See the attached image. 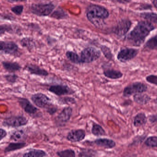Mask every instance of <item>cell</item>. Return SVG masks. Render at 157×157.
<instances>
[{"instance_id": "6da1fadb", "label": "cell", "mask_w": 157, "mask_h": 157, "mask_svg": "<svg viewBox=\"0 0 157 157\" xmlns=\"http://www.w3.org/2000/svg\"><path fill=\"white\" fill-rule=\"evenodd\" d=\"M155 29L151 23L147 21H140L128 35L127 40L134 46H140L150 32Z\"/></svg>"}, {"instance_id": "7a4b0ae2", "label": "cell", "mask_w": 157, "mask_h": 157, "mask_svg": "<svg viewBox=\"0 0 157 157\" xmlns=\"http://www.w3.org/2000/svg\"><path fill=\"white\" fill-rule=\"evenodd\" d=\"M87 17L89 21L96 26H99L103 19L109 16L108 10L103 6L92 4L87 8Z\"/></svg>"}, {"instance_id": "3957f363", "label": "cell", "mask_w": 157, "mask_h": 157, "mask_svg": "<svg viewBox=\"0 0 157 157\" xmlns=\"http://www.w3.org/2000/svg\"><path fill=\"white\" fill-rule=\"evenodd\" d=\"M54 8V6L51 3L33 4L30 7V10L36 15L46 16L49 15Z\"/></svg>"}, {"instance_id": "277c9868", "label": "cell", "mask_w": 157, "mask_h": 157, "mask_svg": "<svg viewBox=\"0 0 157 157\" xmlns=\"http://www.w3.org/2000/svg\"><path fill=\"white\" fill-rule=\"evenodd\" d=\"M100 56L99 50L93 47H89L81 52L80 58L82 63H90L97 61Z\"/></svg>"}, {"instance_id": "5b68a950", "label": "cell", "mask_w": 157, "mask_h": 157, "mask_svg": "<svg viewBox=\"0 0 157 157\" xmlns=\"http://www.w3.org/2000/svg\"><path fill=\"white\" fill-rule=\"evenodd\" d=\"M147 90V87L145 84L141 82L132 83L125 87L124 89L123 96L125 97L131 96L136 93H142Z\"/></svg>"}, {"instance_id": "8992f818", "label": "cell", "mask_w": 157, "mask_h": 157, "mask_svg": "<svg viewBox=\"0 0 157 157\" xmlns=\"http://www.w3.org/2000/svg\"><path fill=\"white\" fill-rule=\"evenodd\" d=\"M31 100L39 108L47 109L52 105L50 98L42 93H37L32 95Z\"/></svg>"}, {"instance_id": "52a82bcc", "label": "cell", "mask_w": 157, "mask_h": 157, "mask_svg": "<svg viewBox=\"0 0 157 157\" xmlns=\"http://www.w3.org/2000/svg\"><path fill=\"white\" fill-rule=\"evenodd\" d=\"M0 52L5 54L18 55L19 48L17 44L13 41H0Z\"/></svg>"}, {"instance_id": "ba28073f", "label": "cell", "mask_w": 157, "mask_h": 157, "mask_svg": "<svg viewBox=\"0 0 157 157\" xmlns=\"http://www.w3.org/2000/svg\"><path fill=\"white\" fill-rule=\"evenodd\" d=\"M28 120L23 116H14L6 119L3 122V125L12 127L24 126L27 124Z\"/></svg>"}, {"instance_id": "9c48e42d", "label": "cell", "mask_w": 157, "mask_h": 157, "mask_svg": "<svg viewBox=\"0 0 157 157\" xmlns=\"http://www.w3.org/2000/svg\"><path fill=\"white\" fill-rule=\"evenodd\" d=\"M132 26V23L129 19H125L120 21L113 29V32L118 37L124 36L129 31Z\"/></svg>"}, {"instance_id": "30bf717a", "label": "cell", "mask_w": 157, "mask_h": 157, "mask_svg": "<svg viewBox=\"0 0 157 157\" xmlns=\"http://www.w3.org/2000/svg\"><path fill=\"white\" fill-rule=\"evenodd\" d=\"M137 50L133 49H124L121 50L117 55V59L121 62H126L134 59L138 54Z\"/></svg>"}, {"instance_id": "8fae6325", "label": "cell", "mask_w": 157, "mask_h": 157, "mask_svg": "<svg viewBox=\"0 0 157 157\" xmlns=\"http://www.w3.org/2000/svg\"><path fill=\"white\" fill-rule=\"evenodd\" d=\"M48 90L49 92L58 96L72 95L75 92L68 86L61 84L51 86Z\"/></svg>"}, {"instance_id": "7c38bea8", "label": "cell", "mask_w": 157, "mask_h": 157, "mask_svg": "<svg viewBox=\"0 0 157 157\" xmlns=\"http://www.w3.org/2000/svg\"><path fill=\"white\" fill-rule=\"evenodd\" d=\"M86 132L82 129L73 130L68 133L67 139L71 143H77L85 139Z\"/></svg>"}, {"instance_id": "4fadbf2b", "label": "cell", "mask_w": 157, "mask_h": 157, "mask_svg": "<svg viewBox=\"0 0 157 157\" xmlns=\"http://www.w3.org/2000/svg\"><path fill=\"white\" fill-rule=\"evenodd\" d=\"M18 102L20 107L26 113L29 114H36L37 112L38 109L33 106L30 101L24 98H20L18 99Z\"/></svg>"}, {"instance_id": "5bb4252c", "label": "cell", "mask_w": 157, "mask_h": 157, "mask_svg": "<svg viewBox=\"0 0 157 157\" xmlns=\"http://www.w3.org/2000/svg\"><path fill=\"white\" fill-rule=\"evenodd\" d=\"M72 112L73 109L71 107L64 108L57 116L56 120L61 124H65L68 122L71 117Z\"/></svg>"}, {"instance_id": "9a60e30c", "label": "cell", "mask_w": 157, "mask_h": 157, "mask_svg": "<svg viewBox=\"0 0 157 157\" xmlns=\"http://www.w3.org/2000/svg\"><path fill=\"white\" fill-rule=\"evenodd\" d=\"M25 69L31 74L45 77L48 75V71L35 65L29 64L27 65L25 67Z\"/></svg>"}, {"instance_id": "2e32d148", "label": "cell", "mask_w": 157, "mask_h": 157, "mask_svg": "<svg viewBox=\"0 0 157 157\" xmlns=\"http://www.w3.org/2000/svg\"><path fill=\"white\" fill-rule=\"evenodd\" d=\"M94 143L98 146L107 149H111L116 146V143L111 139L99 138L95 140Z\"/></svg>"}, {"instance_id": "e0dca14e", "label": "cell", "mask_w": 157, "mask_h": 157, "mask_svg": "<svg viewBox=\"0 0 157 157\" xmlns=\"http://www.w3.org/2000/svg\"><path fill=\"white\" fill-rule=\"evenodd\" d=\"M3 67L5 69L10 73H14L19 71L21 67L19 64L12 61H3L2 62Z\"/></svg>"}, {"instance_id": "ac0fdd59", "label": "cell", "mask_w": 157, "mask_h": 157, "mask_svg": "<svg viewBox=\"0 0 157 157\" xmlns=\"http://www.w3.org/2000/svg\"><path fill=\"white\" fill-rule=\"evenodd\" d=\"M103 74L107 78L111 79H120L123 75L121 72L114 69H107L103 71Z\"/></svg>"}, {"instance_id": "d6986e66", "label": "cell", "mask_w": 157, "mask_h": 157, "mask_svg": "<svg viewBox=\"0 0 157 157\" xmlns=\"http://www.w3.org/2000/svg\"><path fill=\"white\" fill-rule=\"evenodd\" d=\"M133 99L136 102L142 105L147 104L151 100V98L148 95L141 93L135 94L134 96Z\"/></svg>"}, {"instance_id": "ffe728a7", "label": "cell", "mask_w": 157, "mask_h": 157, "mask_svg": "<svg viewBox=\"0 0 157 157\" xmlns=\"http://www.w3.org/2000/svg\"><path fill=\"white\" fill-rule=\"evenodd\" d=\"M147 121L146 116L144 113H139L135 117L134 125L135 127H139L145 125Z\"/></svg>"}, {"instance_id": "44dd1931", "label": "cell", "mask_w": 157, "mask_h": 157, "mask_svg": "<svg viewBox=\"0 0 157 157\" xmlns=\"http://www.w3.org/2000/svg\"><path fill=\"white\" fill-rule=\"evenodd\" d=\"M48 156L47 153L40 149H34L25 153L23 156L25 157H43Z\"/></svg>"}, {"instance_id": "7402d4cb", "label": "cell", "mask_w": 157, "mask_h": 157, "mask_svg": "<svg viewBox=\"0 0 157 157\" xmlns=\"http://www.w3.org/2000/svg\"><path fill=\"white\" fill-rule=\"evenodd\" d=\"M25 143H11L8 145L7 147H6L4 152L5 153H8V152H12V151H16V150L24 148L25 147Z\"/></svg>"}, {"instance_id": "603a6c76", "label": "cell", "mask_w": 157, "mask_h": 157, "mask_svg": "<svg viewBox=\"0 0 157 157\" xmlns=\"http://www.w3.org/2000/svg\"><path fill=\"white\" fill-rule=\"evenodd\" d=\"M91 132L93 135L96 136H101L106 135L105 130L103 129L101 125L93 123L92 124Z\"/></svg>"}, {"instance_id": "cb8c5ba5", "label": "cell", "mask_w": 157, "mask_h": 157, "mask_svg": "<svg viewBox=\"0 0 157 157\" xmlns=\"http://www.w3.org/2000/svg\"><path fill=\"white\" fill-rule=\"evenodd\" d=\"M67 58L72 62L76 64H82L81 58L75 53L71 51H68L66 53Z\"/></svg>"}, {"instance_id": "d4e9b609", "label": "cell", "mask_w": 157, "mask_h": 157, "mask_svg": "<svg viewBox=\"0 0 157 157\" xmlns=\"http://www.w3.org/2000/svg\"><path fill=\"white\" fill-rule=\"evenodd\" d=\"M25 137V132L22 130H18L14 132L12 134L10 139L15 142H19L23 140Z\"/></svg>"}, {"instance_id": "484cf974", "label": "cell", "mask_w": 157, "mask_h": 157, "mask_svg": "<svg viewBox=\"0 0 157 157\" xmlns=\"http://www.w3.org/2000/svg\"><path fill=\"white\" fill-rule=\"evenodd\" d=\"M20 44L23 47L29 49H31L34 48L35 46V42L31 38L25 37L21 40L20 41Z\"/></svg>"}, {"instance_id": "4316f807", "label": "cell", "mask_w": 157, "mask_h": 157, "mask_svg": "<svg viewBox=\"0 0 157 157\" xmlns=\"http://www.w3.org/2000/svg\"><path fill=\"white\" fill-rule=\"evenodd\" d=\"M141 17L148 21L157 24V14L154 13H144L141 14Z\"/></svg>"}, {"instance_id": "83f0119b", "label": "cell", "mask_w": 157, "mask_h": 157, "mask_svg": "<svg viewBox=\"0 0 157 157\" xmlns=\"http://www.w3.org/2000/svg\"><path fill=\"white\" fill-rule=\"evenodd\" d=\"M57 155L60 157H75V153L73 149H68L63 151H58L56 153Z\"/></svg>"}, {"instance_id": "f1b7e54d", "label": "cell", "mask_w": 157, "mask_h": 157, "mask_svg": "<svg viewBox=\"0 0 157 157\" xmlns=\"http://www.w3.org/2000/svg\"><path fill=\"white\" fill-rule=\"evenodd\" d=\"M96 151L90 149H83L81 150L78 156L79 157H95L97 156Z\"/></svg>"}, {"instance_id": "f546056e", "label": "cell", "mask_w": 157, "mask_h": 157, "mask_svg": "<svg viewBox=\"0 0 157 157\" xmlns=\"http://www.w3.org/2000/svg\"><path fill=\"white\" fill-rule=\"evenodd\" d=\"M14 32V29L13 26L10 25H0V36L4 34L6 32L13 33Z\"/></svg>"}, {"instance_id": "4dcf8cb0", "label": "cell", "mask_w": 157, "mask_h": 157, "mask_svg": "<svg viewBox=\"0 0 157 157\" xmlns=\"http://www.w3.org/2000/svg\"><path fill=\"white\" fill-rule=\"evenodd\" d=\"M146 46L151 49H157V35L150 38L147 42Z\"/></svg>"}, {"instance_id": "1f68e13d", "label": "cell", "mask_w": 157, "mask_h": 157, "mask_svg": "<svg viewBox=\"0 0 157 157\" xmlns=\"http://www.w3.org/2000/svg\"><path fill=\"white\" fill-rule=\"evenodd\" d=\"M145 144L152 147H157V136H152L147 138Z\"/></svg>"}, {"instance_id": "d6a6232c", "label": "cell", "mask_w": 157, "mask_h": 157, "mask_svg": "<svg viewBox=\"0 0 157 157\" xmlns=\"http://www.w3.org/2000/svg\"><path fill=\"white\" fill-rule=\"evenodd\" d=\"M101 50L102 53L104 54L107 59L111 61L113 59V55L111 52L110 50L108 47L105 46H102L101 47Z\"/></svg>"}, {"instance_id": "836d02e7", "label": "cell", "mask_w": 157, "mask_h": 157, "mask_svg": "<svg viewBox=\"0 0 157 157\" xmlns=\"http://www.w3.org/2000/svg\"><path fill=\"white\" fill-rule=\"evenodd\" d=\"M24 6L23 5H16L11 7V10L17 15H20L23 13Z\"/></svg>"}, {"instance_id": "e575fe53", "label": "cell", "mask_w": 157, "mask_h": 157, "mask_svg": "<svg viewBox=\"0 0 157 157\" xmlns=\"http://www.w3.org/2000/svg\"><path fill=\"white\" fill-rule=\"evenodd\" d=\"M59 101L63 104H74L76 102V100L73 98L65 97L60 99Z\"/></svg>"}, {"instance_id": "d590c367", "label": "cell", "mask_w": 157, "mask_h": 157, "mask_svg": "<svg viewBox=\"0 0 157 157\" xmlns=\"http://www.w3.org/2000/svg\"><path fill=\"white\" fill-rule=\"evenodd\" d=\"M4 77L7 82L13 84L16 82L18 78V76L15 74H9L6 75Z\"/></svg>"}, {"instance_id": "8d00e7d4", "label": "cell", "mask_w": 157, "mask_h": 157, "mask_svg": "<svg viewBox=\"0 0 157 157\" xmlns=\"http://www.w3.org/2000/svg\"><path fill=\"white\" fill-rule=\"evenodd\" d=\"M52 17L54 18H62L65 17L66 14L64 13V11L60 9V10L55 11L52 14Z\"/></svg>"}, {"instance_id": "74e56055", "label": "cell", "mask_w": 157, "mask_h": 157, "mask_svg": "<svg viewBox=\"0 0 157 157\" xmlns=\"http://www.w3.org/2000/svg\"><path fill=\"white\" fill-rule=\"evenodd\" d=\"M146 80L150 84L157 86V76L151 75L146 77Z\"/></svg>"}, {"instance_id": "f35d334b", "label": "cell", "mask_w": 157, "mask_h": 157, "mask_svg": "<svg viewBox=\"0 0 157 157\" xmlns=\"http://www.w3.org/2000/svg\"><path fill=\"white\" fill-rule=\"evenodd\" d=\"M47 112L51 115H53L57 111V108L53 104L51 105L48 108L46 109Z\"/></svg>"}, {"instance_id": "ab89813d", "label": "cell", "mask_w": 157, "mask_h": 157, "mask_svg": "<svg viewBox=\"0 0 157 157\" xmlns=\"http://www.w3.org/2000/svg\"><path fill=\"white\" fill-rule=\"evenodd\" d=\"M149 120L152 124L157 122V113L150 116L149 117Z\"/></svg>"}, {"instance_id": "60d3db41", "label": "cell", "mask_w": 157, "mask_h": 157, "mask_svg": "<svg viewBox=\"0 0 157 157\" xmlns=\"http://www.w3.org/2000/svg\"><path fill=\"white\" fill-rule=\"evenodd\" d=\"M6 135H7V133H6L5 130L0 129V141L5 138L6 136Z\"/></svg>"}, {"instance_id": "b9f144b4", "label": "cell", "mask_w": 157, "mask_h": 157, "mask_svg": "<svg viewBox=\"0 0 157 157\" xmlns=\"http://www.w3.org/2000/svg\"><path fill=\"white\" fill-rule=\"evenodd\" d=\"M115 1L121 3L125 4L129 2L131 0H115Z\"/></svg>"}, {"instance_id": "7bdbcfd3", "label": "cell", "mask_w": 157, "mask_h": 157, "mask_svg": "<svg viewBox=\"0 0 157 157\" xmlns=\"http://www.w3.org/2000/svg\"><path fill=\"white\" fill-rule=\"evenodd\" d=\"M6 1L10 2H26L27 0H6Z\"/></svg>"}, {"instance_id": "ee69618b", "label": "cell", "mask_w": 157, "mask_h": 157, "mask_svg": "<svg viewBox=\"0 0 157 157\" xmlns=\"http://www.w3.org/2000/svg\"><path fill=\"white\" fill-rule=\"evenodd\" d=\"M153 4L157 8V0H154L153 2Z\"/></svg>"}, {"instance_id": "f6af8a7d", "label": "cell", "mask_w": 157, "mask_h": 157, "mask_svg": "<svg viewBox=\"0 0 157 157\" xmlns=\"http://www.w3.org/2000/svg\"></svg>"}]
</instances>
